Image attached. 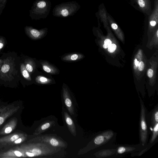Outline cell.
I'll list each match as a JSON object with an SVG mask.
<instances>
[{
  "instance_id": "obj_1",
  "label": "cell",
  "mask_w": 158,
  "mask_h": 158,
  "mask_svg": "<svg viewBox=\"0 0 158 158\" xmlns=\"http://www.w3.org/2000/svg\"><path fill=\"white\" fill-rule=\"evenodd\" d=\"M146 120L149 135L151 137L146 147L149 149L156 142L158 135V104L150 112L147 114Z\"/></svg>"
},
{
  "instance_id": "obj_2",
  "label": "cell",
  "mask_w": 158,
  "mask_h": 158,
  "mask_svg": "<svg viewBox=\"0 0 158 158\" xmlns=\"http://www.w3.org/2000/svg\"><path fill=\"white\" fill-rule=\"evenodd\" d=\"M51 6V3L49 0H36L29 10V16L32 20L46 18L49 15Z\"/></svg>"
},
{
  "instance_id": "obj_3",
  "label": "cell",
  "mask_w": 158,
  "mask_h": 158,
  "mask_svg": "<svg viewBox=\"0 0 158 158\" xmlns=\"http://www.w3.org/2000/svg\"><path fill=\"white\" fill-rule=\"evenodd\" d=\"M80 8V5L75 1L63 2L54 7L52 15L56 17H68L73 15Z\"/></svg>"
},
{
  "instance_id": "obj_4",
  "label": "cell",
  "mask_w": 158,
  "mask_h": 158,
  "mask_svg": "<svg viewBox=\"0 0 158 158\" xmlns=\"http://www.w3.org/2000/svg\"><path fill=\"white\" fill-rule=\"evenodd\" d=\"M139 98L140 104L139 127L140 144L143 146L146 147L148 143L149 135L146 120L147 110L143 101L140 97Z\"/></svg>"
},
{
  "instance_id": "obj_5",
  "label": "cell",
  "mask_w": 158,
  "mask_h": 158,
  "mask_svg": "<svg viewBox=\"0 0 158 158\" xmlns=\"http://www.w3.org/2000/svg\"><path fill=\"white\" fill-rule=\"evenodd\" d=\"M116 133L109 130L102 132L96 136L89 144L91 149L112 143L114 140Z\"/></svg>"
},
{
  "instance_id": "obj_6",
  "label": "cell",
  "mask_w": 158,
  "mask_h": 158,
  "mask_svg": "<svg viewBox=\"0 0 158 158\" xmlns=\"http://www.w3.org/2000/svg\"><path fill=\"white\" fill-rule=\"evenodd\" d=\"M155 0H128L129 3L144 15H148L152 11Z\"/></svg>"
},
{
  "instance_id": "obj_7",
  "label": "cell",
  "mask_w": 158,
  "mask_h": 158,
  "mask_svg": "<svg viewBox=\"0 0 158 158\" xmlns=\"http://www.w3.org/2000/svg\"><path fill=\"white\" fill-rule=\"evenodd\" d=\"M24 30L26 35L33 40H37L43 38L48 32L47 28L37 30L29 26H25Z\"/></svg>"
},
{
  "instance_id": "obj_8",
  "label": "cell",
  "mask_w": 158,
  "mask_h": 158,
  "mask_svg": "<svg viewBox=\"0 0 158 158\" xmlns=\"http://www.w3.org/2000/svg\"><path fill=\"white\" fill-rule=\"evenodd\" d=\"M146 147L142 146L140 143L135 145H121L116 148V154L127 153H134L141 151Z\"/></svg>"
},
{
  "instance_id": "obj_9",
  "label": "cell",
  "mask_w": 158,
  "mask_h": 158,
  "mask_svg": "<svg viewBox=\"0 0 158 158\" xmlns=\"http://www.w3.org/2000/svg\"><path fill=\"white\" fill-rule=\"evenodd\" d=\"M40 141L48 143L54 147H63L65 144L58 138L52 136H44L40 137Z\"/></svg>"
},
{
  "instance_id": "obj_10",
  "label": "cell",
  "mask_w": 158,
  "mask_h": 158,
  "mask_svg": "<svg viewBox=\"0 0 158 158\" xmlns=\"http://www.w3.org/2000/svg\"><path fill=\"white\" fill-rule=\"evenodd\" d=\"M63 95L64 103L68 111L71 115L74 114L73 106L71 100L69 92L66 87H63Z\"/></svg>"
},
{
  "instance_id": "obj_11",
  "label": "cell",
  "mask_w": 158,
  "mask_h": 158,
  "mask_svg": "<svg viewBox=\"0 0 158 158\" xmlns=\"http://www.w3.org/2000/svg\"><path fill=\"white\" fill-rule=\"evenodd\" d=\"M98 16L100 21L102 23L105 27H106L109 25L107 19L108 13L103 3L101 4L98 7V11L96 13Z\"/></svg>"
},
{
  "instance_id": "obj_12",
  "label": "cell",
  "mask_w": 158,
  "mask_h": 158,
  "mask_svg": "<svg viewBox=\"0 0 158 158\" xmlns=\"http://www.w3.org/2000/svg\"><path fill=\"white\" fill-rule=\"evenodd\" d=\"M40 64L42 69L47 73L51 74H56L59 73V69L47 61H41Z\"/></svg>"
},
{
  "instance_id": "obj_13",
  "label": "cell",
  "mask_w": 158,
  "mask_h": 158,
  "mask_svg": "<svg viewBox=\"0 0 158 158\" xmlns=\"http://www.w3.org/2000/svg\"><path fill=\"white\" fill-rule=\"evenodd\" d=\"M84 55L79 53H72L62 56L61 60L64 61L72 62L78 61L83 58Z\"/></svg>"
},
{
  "instance_id": "obj_14",
  "label": "cell",
  "mask_w": 158,
  "mask_h": 158,
  "mask_svg": "<svg viewBox=\"0 0 158 158\" xmlns=\"http://www.w3.org/2000/svg\"><path fill=\"white\" fill-rule=\"evenodd\" d=\"M64 118L68 127L71 133L74 136L76 135V127L72 118L66 112H64Z\"/></svg>"
},
{
  "instance_id": "obj_15",
  "label": "cell",
  "mask_w": 158,
  "mask_h": 158,
  "mask_svg": "<svg viewBox=\"0 0 158 158\" xmlns=\"http://www.w3.org/2000/svg\"><path fill=\"white\" fill-rule=\"evenodd\" d=\"M116 148L115 149H107L100 150L95 153V155L97 157H105L112 156L116 153Z\"/></svg>"
},
{
  "instance_id": "obj_16",
  "label": "cell",
  "mask_w": 158,
  "mask_h": 158,
  "mask_svg": "<svg viewBox=\"0 0 158 158\" xmlns=\"http://www.w3.org/2000/svg\"><path fill=\"white\" fill-rule=\"evenodd\" d=\"M25 67L29 73H33L36 69V64L35 61L31 59H27L25 61Z\"/></svg>"
},
{
  "instance_id": "obj_17",
  "label": "cell",
  "mask_w": 158,
  "mask_h": 158,
  "mask_svg": "<svg viewBox=\"0 0 158 158\" xmlns=\"http://www.w3.org/2000/svg\"><path fill=\"white\" fill-rule=\"evenodd\" d=\"M36 82L40 84H50L53 81V80L44 75L37 76L35 78Z\"/></svg>"
},
{
  "instance_id": "obj_18",
  "label": "cell",
  "mask_w": 158,
  "mask_h": 158,
  "mask_svg": "<svg viewBox=\"0 0 158 158\" xmlns=\"http://www.w3.org/2000/svg\"><path fill=\"white\" fill-rule=\"evenodd\" d=\"M20 71L23 77L26 80L31 81V78L30 74L26 69L24 64H21L20 65Z\"/></svg>"
},
{
  "instance_id": "obj_19",
  "label": "cell",
  "mask_w": 158,
  "mask_h": 158,
  "mask_svg": "<svg viewBox=\"0 0 158 158\" xmlns=\"http://www.w3.org/2000/svg\"><path fill=\"white\" fill-rule=\"evenodd\" d=\"M52 123L51 122H48L43 124L38 129L39 131V134H40L43 131L49 128L51 126Z\"/></svg>"
},
{
  "instance_id": "obj_20",
  "label": "cell",
  "mask_w": 158,
  "mask_h": 158,
  "mask_svg": "<svg viewBox=\"0 0 158 158\" xmlns=\"http://www.w3.org/2000/svg\"><path fill=\"white\" fill-rule=\"evenodd\" d=\"M10 67L7 63H4L1 68V71L3 73H7L10 69Z\"/></svg>"
},
{
  "instance_id": "obj_21",
  "label": "cell",
  "mask_w": 158,
  "mask_h": 158,
  "mask_svg": "<svg viewBox=\"0 0 158 158\" xmlns=\"http://www.w3.org/2000/svg\"><path fill=\"white\" fill-rule=\"evenodd\" d=\"M8 0H0V16L5 8Z\"/></svg>"
},
{
  "instance_id": "obj_22",
  "label": "cell",
  "mask_w": 158,
  "mask_h": 158,
  "mask_svg": "<svg viewBox=\"0 0 158 158\" xmlns=\"http://www.w3.org/2000/svg\"><path fill=\"white\" fill-rule=\"evenodd\" d=\"M104 44L103 48H107L111 45L112 43L111 40L109 39H106L104 41Z\"/></svg>"
},
{
  "instance_id": "obj_23",
  "label": "cell",
  "mask_w": 158,
  "mask_h": 158,
  "mask_svg": "<svg viewBox=\"0 0 158 158\" xmlns=\"http://www.w3.org/2000/svg\"><path fill=\"white\" fill-rule=\"evenodd\" d=\"M117 46L114 44H111V45L108 47V51L110 53L114 52Z\"/></svg>"
},
{
  "instance_id": "obj_24",
  "label": "cell",
  "mask_w": 158,
  "mask_h": 158,
  "mask_svg": "<svg viewBox=\"0 0 158 158\" xmlns=\"http://www.w3.org/2000/svg\"><path fill=\"white\" fill-rule=\"evenodd\" d=\"M33 153L34 154L35 156H38L41 155L42 152L41 149L38 148H34L32 151Z\"/></svg>"
},
{
  "instance_id": "obj_25",
  "label": "cell",
  "mask_w": 158,
  "mask_h": 158,
  "mask_svg": "<svg viewBox=\"0 0 158 158\" xmlns=\"http://www.w3.org/2000/svg\"><path fill=\"white\" fill-rule=\"evenodd\" d=\"M5 40L3 37H0V51L4 47L5 45Z\"/></svg>"
},
{
  "instance_id": "obj_26",
  "label": "cell",
  "mask_w": 158,
  "mask_h": 158,
  "mask_svg": "<svg viewBox=\"0 0 158 158\" xmlns=\"http://www.w3.org/2000/svg\"><path fill=\"white\" fill-rule=\"evenodd\" d=\"M147 74L149 78L152 77L153 75V70L151 69H148L147 71Z\"/></svg>"
},
{
  "instance_id": "obj_27",
  "label": "cell",
  "mask_w": 158,
  "mask_h": 158,
  "mask_svg": "<svg viewBox=\"0 0 158 158\" xmlns=\"http://www.w3.org/2000/svg\"><path fill=\"white\" fill-rule=\"evenodd\" d=\"M144 68V64L142 61H141L139 64V69L140 71H142Z\"/></svg>"
},
{
  "instance_id": "obj_28",
  "label": "cell",
  "mask_w": 158,
  "mask_h": 158,
  "mask_svg": "<svg viewBox=\"0 0 158 158\" xmlns=\"http://www.w3.org/2000/svg\"><path fill=\"white\" fill-rule=\"evenodd\" d=\"M12 131V128L10 127H8L6 128L5 132L6 133H10Z\"/></svg>"
},
{
  "instance_id": "obj_29",
  "label": "cell",
  "mask_w": 158,
  "mask_h": 158,
  "mask_svg": "<svg viewBox=\"0 0 158 158\" xmlns=\"http://www.w3.org/2000/svg\"><path fill=\"white\" fill-rule=\"evenodd\" d=\"M19 138V136L18 135H13L10 138V140L12 141H15Z\"/></svg>"
},
{
  "instance_id": "obj_30",
  "label": "cell",
  "mask_w": 158,
  "mask_h": 158,
  "mask_svg": "<svg viewBox=\"0 0 158 158\" xmlns=\"http://www.w3.org/2000/svg\"><path fill=\"white\" fill-rule=\"evenodd\" d=\"M15 153L18 156H20L22 155V153L18 151H15Z\"/></svg>"
},
{
  "instance_id": "obj_31",
  "label": "cell",
  "mask_w": 158,
  "mask_h": 158,
  "mask_svg": "<svg viewBox=\"0 0 158 158\" xmlns=\"http://www.w3.org/2000/svg\"><path fill=\"white\" fill-rule=\"evenodd\" d=\"M26 154L28 156L30 157H33L34 156V155L33 153H32L29 152H26Z\"/></svg>"
},
{
  "instance_id": "obj_32",
  "label": "cell",
  "mask_w": 158,
  "mask_h": 158,
  "mask_svg": "<svg viewBox=\"0 0 158 158\" xmlns=\"http://www.w3.org/2000/svg\"><path fill=\"white\" fill-rule=\"evenodd\" d=\"M21 140H22L20 138H19V139H17L16 141H15V143H20L21 142Z\"/></svg>"
},
{
  "instance_id": "obj_33",
  "label": "cell",
  "mask_w": 158,
  "mask_h": 158,
  "mask_svg": "<svg viewBox=\"0 0 158 158\" xmlns=\"http://www.w3.org/2000/svg\"><path fill=\"white\" fill-rule=\"evenodd\" d=\"M4 122V119L2 117H0V125L2 124Z\"/></svg>"
},
{
  "instance_id": "obj_34",
  "label": "cell",
  "mask_w": 158,
  "mask_h": 158,
  "mask_svg": "<svg viewBox=\"0 0 158 158\" xmlns=\"http://www.w3.org/2000/svg\"><path fill=\"white\" fill-rule=\"evenodd\" d=\"M2 61H3L2 60L0 59V69L1 68L2 66Z\"/></svg>"
}]
</instances>
